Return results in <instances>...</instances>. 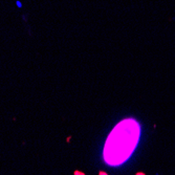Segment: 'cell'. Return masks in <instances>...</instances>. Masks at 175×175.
Here are the masks:
<instances>
[{"label": "cell", "instance_id": "1", "mask_svg": "<svg viewBox=\"0 0 175 175\" xmlns=\"http://www.w3.org/2000/svg\"><path fill=\"white\" fill-rule=\"evenodd\" d=\"M141 127L133 119H127L117 124L108 136L104 148V160L110 166L125 163L139 139Z\"/></svg>", "mask_w": 175, "mask_h": 175}, {"label": "cell", "instance_id": "2", "mask_svg": "<svg viewBox=\"0 0 175 175\" xmlns=\"http://www.w3.org/2000/svg\"><path fill=\"white\" fill-rule=\"evenodd\" d=\"M74 175H85L83 172H81V171H74Z\"/></svg>", "mask_w": 175, "mask_h": 175}, {"label": "cell", "instance_id": "3", "mask_svg": "<svg viewBox=\"0 0 175 175\" xmlns=\"http://www.w3.org/2000/svg\"><path fill=\"white\" fill-rule=\"evenodd\" d=\"M99 175H108L107 173H105L104 171H101V172L99 173Z\"/></svg>", "mask_w": 175, "mask_h": 175}]
</instances>
